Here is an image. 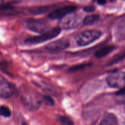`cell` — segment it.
<instances>
[{"mask_svg":"<svg viewBox=\"0 0 125 125\" xmlns=\"http://www.w3.org/2000/svg\"><path fill=\"white\" fill-rule=\"evenodd\" d=\"M101 31L97 29H90L79 33L76 35L75 39L77 44L79 46H85L96 41L102 35Z\"/></svg>","mask_w":125,"mask_h":125,"instance_id":"6da1fadb","label":"cell"},{"mask_svg":"<svg viewBox=\"0 0 125 125\" xmlns=\"http://www.w3.org/2000/svg\"><path fill=\"white\" fill-rule=\"evenodd\" d=\"M61 31V29L60 28H52L44 32V33H42L41 35L39 36L28 38L25 40V43L29 45H36V44L41 43L57 37V35H59Z\"/></svg>","mask_w":125,"mask_h":125,"instance_id":"7a4b0ae2","label":"cell"},{"mask_svg":"<svg viewBox=\"0 0 125 125\" xmlns=\"http://www.w3.org/2000/svg\"><path fill=\"white\" fill-rule=\"evenodd\" d=\"M106 81L109 86L112 88L122 89L125 87V72L112 73L107 77Z\"/></svg>","mask_w":125,"mask_h":125,"instance_id":"3957f363","label":"cell"},{"mask_svg":"<svg viewBox=\"0 0 125 125\" xmlns=\"http://www.w3.org/2000/svg\"><path fill=\"white\" fill-rule=\"evenodd\" d=\"M81 20V17L80 15L73 12L62 18L60 22V26L65 29H73L79 25Z\"/></svg>","mask_w":125,"mask_h":125,"instance_id":"277c9868","label":"cell"},{"mask_svg":"<svg viewBox=\"0 0 125 125\" xmlns=\"http://www.w3.org/2000/svg\"><path fill=\"white\" fill-rule=\"evenodd\" d=\"M27 27L30 31L43 33L48 30V24L45 21L39 19H30L27 21Z\"/></svg>","mask_w":125,"mask_h":125,"instance_id":"5b68a950","label":"cell"},{"mask_svg":"<svg viewBox=\"0 0 125 125\" xmlns=\"http://www.w3.org/2000/svg\"><path fill=\"white\" fill-rule=\"evenodd\" d=\"M76 6L70 5V6H66L61 8L57 9L54 10L52 11L48 15V17L50 19H59L65 17L69 13L74 12L76 10Z\"/></svg>","mask_w":125,"mask_h":125,"instance_id":"8992f818","label":"cell"},{"mask_svg":"<svg viewBox=\"0 0 125 125\" xmlns=\"http://www.w3.org/2000/svg\"><path fill=\"white\" fill-rule=\"evenodd\" d=\"M69 40L67 39H61L47 44L45 48L49 51H56L65 50L69 46Z\"/></svg>","mask_w":125,"mask_h":125,"instance_id":"52a82bcc","label":"cell"},{"mask_svg":"<svg viewBox=\"0 0 125 125\" xmlns=\"http://www.w3.org/2000/svg\"><path fill=\"white\" fill-rule=\"evenodd\" d=\"M14 93V87L11 84L4 86L0 87V97L2 98H9Z\"/></svg>","mask_w":125,"mask_h":125,"instance_id":"ba28073f","label":"cell"},{"mask_svg":"<svg viewBox=\"0 0 125 125\" xmlns=\"http://www.w3.org/2000/svg\"><path fill=\"white\" fill-rule=\"evenodd\" d=\"M118 124L117 117L114 114L107 113L100 123L102 125H116Z\"/></svg>","mask_w":125,"mask_h":125,"instance_id":"9c48e42d","label":"cell"},{"mask_svg":"<svg viewBox=\"0 0 125 125\" xmlns=\"http://www.w3.org/2000/svg\"><path fill=\"white\" fill-rule=\"evenodd\" d=\"M115 46L110 45V46H106L103 48H101L100 50H98L95 54V57L97 58H101V57H105L107 55L109 54L113 50H115Z\"/></svg>","mask_w":125,"mask_h":125,"instance_id":"30bf717a","label":"cell"},{"mask_svg":"<svg viewBox=\"0 0 125 125\" xmlns=\"http://www.w3.org/2000/svg\"><path fill=\"white\" fill-rule=\"evenodd\" d=\"M117 37L119 40H122L125 39V17L120 21L117 26Z\"/></svg>","mask_w":125,"mask_h":125,"instance_id":"8fae6325","label":"cell"},{"mask_svg":"<svg viewBox=\"0 0 125 125\" xmlns=\"http://www.w3.org/2000/svg\"><path fill=\"white\" fill-rule=\"evenodd\" d=\"M100 18V17L99 15H89L85 17V18L83 19V23L85 25H92V24H95L96 22H97Z\"/></svg>","mask_w":125,"mask_h":125,"instance_id":"7c38bea8","label":"cell"},{"mask_svg":"<svg viewBox=\"0 0 125 125\" xmlns=\"http://www.w3.org/2000/svg\"><path fill=\"white\" fill-rule=\"evenodd\" d=\"M51 9L50 6H45V7L32 9L29 10V12L32 15H41L48 12L51 10Z\"/></svg>","mask_w":125,"mask_h":125,"instance_id":"4fadbf2b","label":"cell"},{"mask_svg":"<svg viewBox=\"0 0 125 125\" xmlns=\"http://www.w3.org/2000/svg\"><path fill=\"white\" fill-rule=\"evenodd\" d=\"M57 121L63 125H72L74 124V123H73L72 120L70 119L68 117H65V116H59L57 117Z\"/></svg>","mask_w":125,"mask_h":125,"instance_id":"5bb4252c","label":"cell"},{"mask_svg":"<svg viewBox=\"0 0 125 125\" xmlns=\"http://www.w3.org/2000/svg\"><path fill=\"white\" fill-rule=\"evenodd\" d=\"M0 115L4 117H9L11 115L10 110L7 106H1L0 107Z\"/></svg>","mask_w":125,"mask_h":125,"instance_id":"9a60e30c","label":"cell"},{"mask_svg":"<svg viewBox=\"0 0 125 125\" xmlns=\"http://www.w3.org/2000/svg\"><path fill=\"white\" fill-rule=\"evenodd\" d=\"M89 65H90V64H88V63H81V64H78L76 65H74L73 67H70L68 70L70 72H75L78 70H81L82 69H84L85 67H88Z\"/></svg>","mask_w":125,"mask_h":125,"instance_id":"2e32d148","label":"cell"},{"mask_svg":"<svg viewBox=\"0 0 125 125\" xmlns=\"http://www.w3.org/2000/svg\"><path fill=\"white\" fill-rule=\"evenodd\" d=\"M43 100L45 104L48 105V106H52L54 105V101L53 99H52L50 96H48V95L45 96L43 97Z\"/></svg>","mask_w":125,"mask_h":125,"instance_id":"e0dca14e","label":"cell"},{"mask_svg":"<svg viewBox=\"0 0 125 125\" xmlns=\"http://www.w3.org/2000/svg\"><path fill=\"white\" fill-rule=\"evenodd\" d=\"M125 54H123L120 55V56H117V57H115V59H114L112 61H111V62H110L109 64V65H113V64H114V63H117V62H118V61H121V60H122L123 58H125Z\"/></svg>","mask_w":125,"mask_h":125,"instance_id":"ac0fdd59","label":"cell"},{"mask_svg":"<svg viewBox=\"0 0 125 125\" xmlns=\"http://www.w3.org/2000/svg\"><path fill=\"white\" fill-rule=\"evenodd\" d=\"M10 83L7 81V79L0 74V87L4 86V85H8Z\"/></svg>","mask_w":125,"mask_h":125,"instance_id":"d6986e66","label":"cell"},{"mask_svg":"<svg viewBox=\"0 0 125 125\" xmlns=\"http://www.w3.org/2000/svg\"><path fill=\"white\" fill-rule=\"evenodd\" d=\"M117 101L118 103L125 105V95H117Z\"/></svg>","mask_w":125,"mask_h":125,"instance_id":"ffe728a7","label":"cell"},{"mask_svg":"<svg viewBox=\"0 0 125 125\" xmlns=\"http://www.w3.org/2000/svg\"><path fill=\"white\" fill-rule=\"evenodd\" d=\"M95 10H96V8H95V6H87V7H85L84 8V10L85 11V12H87V13L94 12Z\"/></svg>","mask_w":125,"mask_h":125,"instance_id":"44dd1931","label":"cell"},{"mask_svg":"<svg viewBox=\"0 0 125 125\" xmlns=\"http://www.w3.org/2000/svg\"><path fill=\"white\" fill-rule=\"evenodd\" d=\"M117 95H125V87L122 88L120 90L116 93Z\"/></svg>","mask_w":125,"mask_h":125,"instance_id":"7402d4cb","label":"cell"},{"mask_svg":"<svg viewBox=\"0 0 125 125\" xmlns=\"http://www.w3.org/2000/svg\"><path fill=\"white\" fill-rule=\"evenodd\" d=\"M107 0H96V2L100 5H104L106 2Z\"/></svg>","mask_w":125,"mask_h":125,"instance_id":"603a6c76","label":"cell"},{"mask_svg":"<svg viewBox=\"0 0 125 125\" xmlns=\"http://www.w3.org/2000/svg\"><path fill=\"white\" fill-rule=\"evenodd\" d=\"M2 1H3V0H0V3H1V2H2Z\"/></svg>","mask_w":125,"mask_h":125,"instance_id":"cb8c5ba5","label":"cell"},{"mask_svg":"<svg viewBox=\"0 0 125 125\" xmlns=\"http://www.w3.org/2000/svg\"></svg>","mask_w":125,"mask_h":125,"instance_id":"d4e9b609","label":"cell"}]
</instances>
